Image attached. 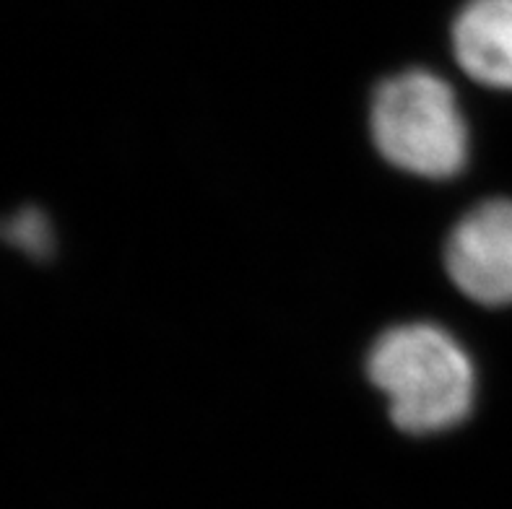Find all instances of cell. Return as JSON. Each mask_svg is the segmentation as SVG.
<instances>
[{
  "label": "cell",
  "instance_id": "cell-1",
  "mask_svg": "<svg viewBox=\"0 0 512 509\" xmlns=\"http://www.w3.org/2000/svg\"><path fill=\"white\" fill-rule=\"evenodd\" d=\"M367 377L406 434H442L471 416L476 369L461 341L435 323L388 328L367 354Z\"/></svg>",
  "mask_w": 512,
  "mask_h": 509
},
{
  "label": "cell",
  "instance_id": "cell-2",
  "mask_svg": "<svg viewBox=\"0 0 512 509\" xmlns=\"http://www.w3.org/2000/svg\"><path fill=\"white\" fill-rule=\"evenodd\" d=\"M370 133L385 162L424 180H450L468 164L471 133L453 86L424 68L375 89Z\"/></svg>",
  "mask_w": 512,
  "mask_h": 509
},
{
  "label": "cell",
  "instance_id": "cell-3",
  "mask_svg": "<svg viewBox=\"0 0 512 509\" xmlns=\"http://www.w3.org/2000/svg\"><path fill=\"white\" fill-rule=\"evenodd\" d=\"M445 268L463 297L484 307L512 304V200H484L461 216L445 242Z\"/></svg>",
  "mask_w": 512,
  "mask_h": 509
},
{
  "label": "cell",
  "instance_id": "cell-4",
  "mask_svg": "<svg viewBox=\"0 0 512 509\" xmlns=\"http://www.w3.org/2000/svg\"><path fill=\"white\" fill-rule=\"evenodd\" d=\"M450 37L466 76L489 89L512 91V0H466Z\"/></svg>",
  "mask_w": 512,
  "mask_h": 509
},
{
  "label": "cell",
  "instance_id": "cell-5",
  "mask_svg": "<svg viewBox=\"0 0 512 509\" xmlns=\"http://www.w3.org/2000/svg\"><path fill=\"white\" fill-rule=\"evenodd\" d=\"M0 237L13 250L24 252L34 260H47L55 252V232L52 221L39 208H21L0 224Z\"/></svg>",
  "mask_w": 512,
  "mask_h": 509
}]
</instances>
